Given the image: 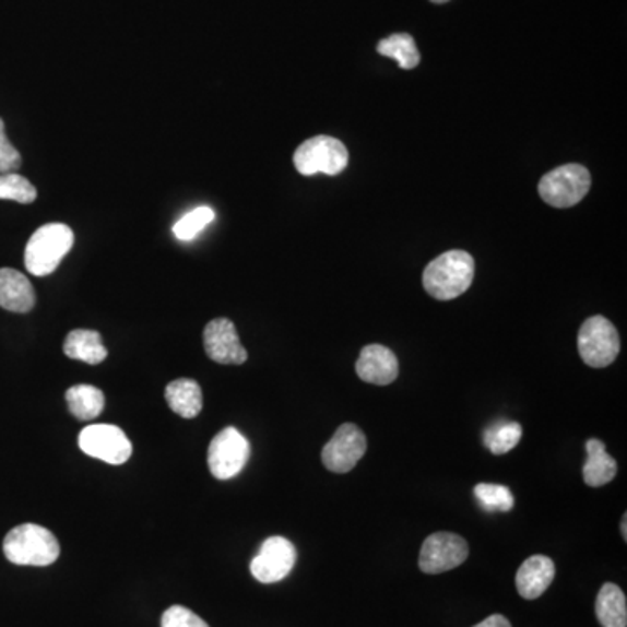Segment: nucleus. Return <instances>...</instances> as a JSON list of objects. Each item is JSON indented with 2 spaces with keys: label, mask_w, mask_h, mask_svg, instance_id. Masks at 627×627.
<instances>
[{
  "label": "nucleus",
  "mask_w": 627,
  "mask_h": 627,
  "mask_svg": "<svg viewBox=\"0 0 627 627\" xmlns=\"http://www.w3.org/2000/svg\"><path fill=\"white\" fill-rule=\"evenodd\" d=\"M555 561L547 556H530L516 573V589L524 600H537L555 580Z\"/></svg>",
  "instance_id": "nucleus-14"
},
{
  "label": "nucleus",
  "mask_w": 627,
  "mask_h": 627,
  "mask_svg": "<svg viewBox=\"0 0 627 627\" xmlns=\"http://www.w3.org/2000/svg\"><path fill=\"white\" fill-rule=\"evenodd\" d=\"M474 627H512L511 623L500 614L490 615V617H486L483 623L476 624Z\"/></svg>",
  "instance_id": "nucleus-28"
},
{
  "label": "nucleus",
  "mask_w": 627,
  "mask_h": 627,
  "mask_svg": "<svg viewBox=\"0 0 627 627\" xmlns=\"http://www.w3.org/2000/svg\"><path fill=\"white\" fill-rule=\"evenodd\" d=\"M5 558L20 567H49L60 558V542L39 524H20L5 535Z\"/></svg>",
  "instance_id": "nucleus-2"
},
{
  "label": "nucleus",
  "mask_w": 627,
  "mask_h": 627,
  "mask_svg": "<svg viewBox=\"0 0 627 627\" xmlns=\"http://www.w3.org/2000/svg\"><path fill=\"white\" fill-rule=\"evenodd\" d=\"M161 627H210L199 615L181 605L169 606L161 619Z\"/></svg>",
  "instance_id": "nucleus-26"
},
{
  "label": "nucleus",
  "mask_w": 627,
  "mask_h": 627,
  "mask_svg": "<svg viewBox=\"0 0 627 627\" xmlns=\"http://www.w3.org/2000/svg\"><path fill=\"white\" fill-rule=\"evenodd\" d=\"M474 495L480 506L488 512H509L514 507V497L507 486L480 483L474 486Z\"/></svg>",
  "instance_id": "nucleus-23"
},
{
  "label": "nucleus",
  "mask_w": 627,
  "mask_h": 627,
  "mask_svg": "<svg viewBox=\"0 0 627 627\" xmlns=\"http://www.w3.org/2000/svg\"><path fill=\"white\" fill-rule=\"evenodd\" d=\"M293 163L304 177H314L318 173L335 177L347 168V146L336 138L319 134L298 146L293 155Z\"/></svg>",
  "instance_id": "nucleus-4"
},
{
  "label": "nucleus",
  "mask_w": 627,
  "mask_h": 627,
  "mask_svg": "<svg viewBox=\"0 0 627 627\" xmlns=\"http://www.w3.org/2000/svg\"><path fill=\"white\" fill-rule=\"evenodd\" d=\"M35 292L31 281L14 269H0V307L11 312H31Z\"/></svg>",
  "instance_id": "nucleus-15"
},
{
  "label": "nucleus",
  "mask_w": 627,
  "mask_h": 627,
  "mask_svg": "<svg viewBox=\"0 0 627 627\" xmlns=\"http://www.w3.org/2000/svg\"><path fill=\"white\" fill-rule=\"evenodd\" d=\"M474 258L462 250L439 255L426 267L422 283L436 300H453L471 288L474 280Z\"/></svg>",
  "instance_id": "nucleus-1"
},
{
  "label": "nucleus",
  "mask_w": 627,
  "mask_h": 627,
  "mask_svg": "<svg viewBox=\"0 0 627 627\" xmlns=\"http://www.w3.org/2000/svg\"><path fill=\"white\" fill-rule=\"evenodd\" d=\"M377 51L382 57L392 58L398 61L401 69L412 70L421 63V52H418L417 44L409 34H394L387 39L380 40L377 46Z\"/></svg>",
  "instance_id": "nucleus-21"
},
{
  "label": "nucleus",
  "mask_w": 627,
  "mask_h": 627,
  "mask_svg": "<svg viewBox=\"0 0 627 627\" xmlns=\"http://www.w3.org/2000/svg\"><path fill=\"white\" fill-rule=\"evenodd\" d=\"M521 436H523V427L518 422H497L485 430L483 441L494 456H504L516 448Z\"/></svg>",
  "instance_id": "nucleus-22"
},
{
  "label": "nucleus",
  "mask_w": 627,
  "mask_h": 627,
  "mask_svg": "<svg viewBox=\"0 0 627 627\" xmlns=\"http://www.w3.org/2000/svg\"><path fill=\"white\" fill-rule=\"evenodd\" d=\"M582 362L591 368H605L617 359L620 339L617 328L603 316L585 319L577 336Z\"/></svg>",
  "instance_id": "nucleus-6"
},
{
  "label": "nucleus",
  "mask_w": 627,
  "mask_h": 627,
  "mask_svg": "<svg viewBox=\"0 0 627 627\" xmlns=\"http://www.w3.org/2000/svg\"><path fill=\"white\" fill-rule=\"evenodd\" d=\"M366 447L365 433L356 424H344L322 448V464L331 473H348L363 459Z\"/></svg>",
  "instance_id": "nucleus-10"
},
{
  "label": "nucleus",
  "mask_w": 627,
  "mask_h": 627,
  "mask_svg": "<svg viewBox=\"0 0 627 627\" xmlns=\"http://www.w3.org/2000/svg\"><path fill=\"white\" fill-rule=\"evenodd\" d=\"M63 353L75 362L99 365L107 359L108 351L102 335L93 330H73L64 339Z\"/></svg>",
  "instance_id": "nucleus-16"
},
{
  "label": "nucleus",
  "mask_w": 627,
  "mask_h": 627,
  "mask_svg": "<svg viewBox=\"0 0 627 627\" xmlns=\"http://www.w3.org/2000/svg\"><path fill=\"white\" fill-rule=\"evenodd\" d=\"M204 348L210 359L218 365H242L248 353L239 342L234 322L227 318L213 319L204 328Z\"/></svg>",
  "instance_id": "nucleus-12"
},
{
  "label": "nucleus",
  "mask_w": 627,
  "mask_h": 627,
  "mask_svg": "<svg viewBox=\"0 0 627 627\" xmlns=\"http://www.w3.org/2000/svg\"><path fill=\"white\" fill-rule=\"evenodd\" d=\"M585 450H588V460L582 468L585 485L598 488V486L611 483L617 474V462L614 457L606 453L603 441L589 439L585 442Z\"/></svg>",
  "instance_id": "nucleus-17"
},
{
  "label": "nucleus",
  "mask_w": 627,
  "mask_h": 627,
  "mask_svg": "<svg viewBox=\"0 0 627 627\" xmlns=\"http://www.w3.org/2000/svg\"><path fill=\"white\" fill-rule=\"evenodd\" d=\"M73 233L69 225L48 224L32 234L26 245V271L37 277L52 274L57 271L64 255L72 250Z\"/></svg>",
  "instance_id": "nucleus-3"
},
{
  "label": "nucleus",
  "mask_w": 627,
  "mask_h": 627,
  "mask_svg": "<svg viewBox=\"0 0 627 627\" xmlns=\"http://www.w3.org/2000/svg\"><path fill=\"white\" fill-rule=\"evenodd\" d=\"M591 189V173L580 164H565L542 177L539 193L553 208L579 204Z\"/></svg>",
  "instance_id": "nucleus-5"
},
{
  "label": "nucleus",
  "mask_w": 627,
  "mask_h": 627,
  "mask_svg": "<svg viewBox=\"0 0 627 627\" xmlns=\"http://www.w3.org/2000/svg\"><path fill=\"white\" fill-rule=\"evenodd\" d=\"M0 199L16 201L20 204H32L37 199V189L17 173L0 175Z\"/></svg>",
  "instance_id": "nucleus-25"
},
{
  "label": "nucleus",
  "mask_w": 627,
  "mask_h": 627,
  "mask_svg": "<svg viewBox=\"0 0 627 627\" xmlns=\"http://www.w3.org/2000/svg\"><path fill=\"white\" fill-rule=\"evenodd\" d=\"M64 400L69 404L70 413L78 421H93L102 415L105 409V395L98 387L93 386H73L70 387Z\"/></svg>",
  "instance_id": "nucleus-20"
},
{
  "label": "nucleus",
  "mask_w": 627,
  "mask_h": 627,
  "mask_svg": "<svg viewBox=\"0 0 627 627\" xmlns=\"http://www.w3.org/2000/svg\"><path fill=\"white\" fill-rule=\"evenodd\" d=\"M596 617L603 627H627L626 594L619 585L606 582L596 598Z\"/></svg>",
  "instance_id": "nucleus-19"
},
{
  "label": "nucleus",
  "mask_w": 627,
  "mask_h": 627,
  "mask_svg": "<svg viewBox=\"0 0 627 627\" xmlns=\"http://www.w3.org/2000/svg\"><path fill=\"white\" fill-rule=\"evenodd\" d=\"M297 564V549L288 539L269 537L251 561V576L262 584L286 579Z\"/></svg>",
  "instance_id": "nucleus-11"
},
{
  "label": "nucleus",
  "mask_w": 627,
  "mask_h": 627,
  "mask_svg": "<svg viewBox=\"0 0 627 627\" xmlns=\"http://www.w3.org/2000/svg\"><path fill=\"white\" fill-rule=\"evenodd\" d=\"M626 523H627V516L624 514V516H623V524H620V529H623V537H624V541H626V539H627Z\"/></svg>",
  "instance_id": "nucleus-29"
},
{
  "label": "nucleus",
  "mask_w": 627,
  "mask_h": 627,
  "mask_svg": "<svg viewBox=\"0 0 627 627\" xmlns=\"http://www.w3.org/2000/svg\"><path fill=\"white\" fill-rule=\"evenodd\" d=\"M357 377L374 386H389L400 375V363L391 348L371 344L363 347L356 363Z\"/></svg>",
  "instance_id": "nucleus-13"
},
{
  "label": "nucleus",
  "mask_w": 627,
  "mask_h": 627,
  "mask_svg": "<svg viewBox=\"0 0 627 627\" xmlns=\"http://www.w3.org/2000/svg\"><path fill=\"white\" fill-rule=\"evenodd\" d=\"M215 220V211L210 206L193 208L187 215L178 220L173 234L180 239V241H192L193 237L204 230V227Z\"/></svg>",
  "instance_id": "nucleus-24"
},
{
  "label": "nucleus",
  "mask_w": 627,
  "mask_h": 627,
  "mask_svg": "<svg viewBox=\"0 0 627 627\" xmlns=\"http://www.w3.org/2000/svg\"><path fill=\"white\" fill-rule=\"evenodd\" d=\"M169 409L184 418H196L202 410V391L192 378H178L166 387Z\"/></svg>",
  "instance_id": "nucleus-18"
},
{
  "label": "nucleus",
  "mask_w": 627,
  "mask_h": 627,
  "mask_svg": "<svg viewBox=\"0 0 627 627\" xmlns=\"http://www.w3.org/2000/svg\"><path fill=\"white\" fill-rule=\"evenodd\" d=\"M469 556V546L465 539L457 533H433L424 541L418 558V567L424 573L436 576L453 570L464 564Z\"/></svg>",
  "instance_id": "nucleus-9"
},
{
  "label": "nucleus",
  "mask_w": 627,
  "mask_h": 627,
  "mask_svg": "<svg viewBox=\"0 0 627 627\" xmlns=\"http://www.w3.org/2000/svg\"><path fill=\"white\" fill-rule=\"evenodd\" d=\"M79 447L93 459L104 460L107 464L121 465L133 456V445L121 427L110 424H95L81 430Z\"/></svg>",
  "instance_id": "nucleus-8"
},
{
  "label": "nucleus",
  "mask_w": 627,
  "mask_h": 627,
  "mask_svg": "<svg viewBox=\"0 0 627 627\" xmlns=\"http://www.w3.org/2000/svg\"><path fill=\"white\" fill-rule=\"evenodd\" d=\"M433 2H436V4H445L448 0H433Z\"/></svg>",
  "instance_id": "nucleus-30"
},
{
  "label": "nucleus",
  "mask_w": 627,
  "mask_h": 627,
  "mask_svg": "<svg viewBox=\"0 0 627 627\" xmlns=\"http://www.w3.org/2000/svg\"><path fill=\"white\" fill-rule=\"evenodd\" d=\"M22 166V155L14 149L13 143L5 137V125L0 119V175L16 173Z\"/></svg>",
  "instance_id": "nucleus-27"
},
{
  "label": "nucleus",
  "mask_w": 627,
  "mask_h": 627,
  "mask_svg": "<svg viewBox=\"0 0 627 627\" xmlns=\"http://www.w3.org/2000/svg\"><path fill=\"white\" fill-rule=\"evenodd\" d=\"M250 442L236 427H227L211 441L208 465L216 480H230L241 473L250 459Z\"/></svg>",
  "instance_id": "nucleus-7"
}]
</instances>
